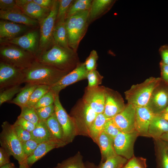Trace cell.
Instances as JSON below:
<instances>
[{
  "instance_id": "4dcf8cb0",
  "label": "cell",
  "mask_w": 168,
  "mask_h": 168,
  "mask_svg": "<svg viewBox=\"0 0 168 168\" xmlns=\"http://www.w3.org/2000/svg\"><path fill=\"white\" fill-rule=\"evenodd\" d=\"M52 168H86L82 157L78 152L73 156L65 160Z\"/></svg>"
},
{
  "instance_id": "ab89813d",
  "label": "cell",
  "mask_w": 168,
  "mask_h": 168,
  "mask_svg": "<svg viewBox=\"0 0 168 168\" xmlns=\"http://www.w3.org/2000/svg\"><path fill=\"white\" fill-rule=\"evenodd\" d=\"M103 131L113 139L121 132L112 119H109L107 120Z\"/></svg>"
},
{
  "instance_id": "6f0895ef",
  "label": "cell",
  "mask_w": 168,
  "mask_h": 168,
  "mask_svg": "<svg viewBox=\"0 0 168 168\" xmlns=\"http://www.w3.org/2000/svg\"><path fill=\"white\" fill-rule=\"evenodd\" d=\"M86 168H96V166L93 163H88L85 164Z\"/></svg>"
},
{
  "instance_id": "f5cc1de1",
  "label": "cell",
  "mask_w": 168,
  "mask_h": 168,
  "mask_svg": "<svg viewBox=\"0 0 168 168\" xmlns=\"http://www.w3.org/2000/svg\"><path fill=\"white\" fill-rule=\"evenodd\" d=\"M161 55L163 63L168 65V49H165L161 51Z\"/></svg>"
},
{
  "instance_id": "60d3db41",
  "label": "cell",
  "mask_w": 168,
  "mask_h": 168,
  "mask_svg": "<svg viewBox=\"0 0 168 168\" xmlns=\"http://www.w3.org/2000/svg\"><path fill=\"white\" fill-rule=\"evenodd\" d=\"M72 0H59V6L56 21L65 19L68 9L73 2Z\"/></svg>"
},
{
  "instance_id": "8fae6325",
  "label": "cell",
  "mask_w": 168,
  "mask_h": 168,
  "mask_svg": "<svg viewBox=\"0 0 168 168\" xmlns=\"http://www.w3.org/2000/svg\"><path fill=\"white\" fill-rule=\"evenodd\" d=\"M23 70L0 61V90L23 83Z\"/></svg>"
},
{
  "instance_id": "d6986e66",
  "label": "cell",
  "mask_w": 168,
  "mask_h": 168,
  "mask_svg": "<svg viewBox=\"0 0 168 168\" xmlns=\"http://www.w3.org/2000/svg\"><path fill=\"white\" fill-rule=\"evenodd\" d=\"M105 96L103 114L107 118L112 119L122 111L125 106L120 99L106 88Z\"/></svg>"
},
{
  "instance_id": "9a60e30c",
  "label": "cell",
  "mask_w": 168,
  "mask_h": 168,
  "mask_svg": "<svg viewBox=\"0 0 168 168\" xmlns=\"http://www.w3.org/2000/svg\"><path fill=\"white\" fill-rule=\"evenodd\" d=\"M105 88L98 86L86 89L83 101L97 114L103 113L105 105Z\"/></svg>"
},
{
  "instance_id": "9c48e42d",
  "label": "cell",
  "mask_w": 168,
  "mask_h": 168,
  "mask_svg": "<svg viewBox=\"0 0 168 168\" xmlns=\"http://www.w3.org/2000/svg\"><path fill=\"white\" fill-rule=\"evenodd\" d=\"M54 105L55 113L62 128L64 142L66 145L72 142L77 135L75 125L71 117L63 107L58 95H55Z\"/></svg>"
},
{
  "instance_id": "f907efd6",
  "label": "cell",
  "mask_w": 168,
  "mask_h": 168,
  "mask_svg": "<svg viewBox=\"0 0 168 168\" xmlns=\"http://www.w3.org/2000/svg\"><path fill=\"white\" fill-rule=\"evenodd\" d=\"M54 0H33V1L40 6L46 8H51Z\"/></svg>"
},
{
  "instance_id": "8d00e7d4",
  "label": "cell",
  "mask_w": 168,
  "mask_h": 168,
  "mask_svg": "<svg viewBox=\"0 0 168 168\" xmlns=\"http://www.w3.org/2000/svg\"><path fill=\"white\" fill-rule=\"evenodd\" d=\"M39 121H46L55 112L54 103L47 106L36 109Z\"/></svg>"
},
{
  "instance_id": "7bdbcfd3",
  "label": "cell",
  "mask_w": 168,
  "mask_h": 168,
  "mask_svg": "<svg viewBox=\"0 0 168 168\" xmlns=\"http://www.w3.org/2000/svg\"><path fill=\"white\" fill-rule=\"evenodd\" d=\"M98 58V56L96 51L95 50H92L84 63L86 68L88 72L96 70Z\"/></svg>"
},
{
  "instance_id": "7402d4cb",
  "label": "cell",
  "mask_w": 168,
  "mask_h": 168,
  "mask_svg": "<svg viewBox=\"0 0 168 168\" xmlns=\"http://www.w3.org/2000/svg\"><path fill=\"white\" fill-rule=\"evenodd\" d=\"M168 133V121L161 115L157 114L152 119L148 131L149 137L156 139Z\"/></svg>"
},
{
  "instance_id": "7c38bea8",
  "label": "cell",
  "mask_w": 168,
  "mask_h": 168,
  "mask_svg": "<svg viewBox=\"0 0 168 168\" xmlns=\"http://www.w3.org/2000/svg\"><path fill=\"white\" fill-rule=\"evenodd\" d=\"M88 72L84 63H79L74 69L51 86L50 90L55 95H58L60 91L68 86L87 78Z\"/></svg>"
},
{
  "instance_id": "52a82bcc",
  "label": "cell",
  "mask_w": 168,
  "mask_h": 168,
  "mask_svg": "<svg viewBox=\"0 0 168 168\" xmlns=\"http://www.w3.org/2000/svg\"><path fill=\"white\" fill-rule=\"evenodd\" d=\"M71 114L77 134L88 136L89 129L98 114L83 101L76 110L75 109L72 111Z\"/></svg>"
},
{
  "instance_id": "4fadbf2b",
  "label": "cell",
  "mask_w": 168,
  "mask_h": 168,
  "mask_svg": "<svg viewBox=\"0 0 168 168\" xmlns=\"http://www.w3.org/2000/svg\"><path fill=\"white\" fill-rule=\"evenodd\" d=\"M136 107L128 104L122 111L112 119L121 132L131 133L136 131Z\"/></svg>"
},
{
  "instance_id": "2e32d148",
  "label": "cell",
  "mask_w": 168,
  "mask_h": 168,
  "mask_svg": "<svg viewBox=\"0 0 168 168\" xmlns=\"http://www.w3.org/2000/svg\"><path fill=\"white\" fill-rule=\"evenodd\" d=\"M136 131L139 135L149 137L148 128L153 118L157 114L148 106L136 107Z\"/></svg>"
},
{
  "instance_id": "6125c7cd",
  "label": "cell",
  "mask_w": 168,
  "mask_h": 168,
  "mask_svg": "<svg viewBox=\"0 0 168 168\" xmlns=\"http://www.w3.org/2000/svg\"></svg>"
},
{
  "instance_id": "ac0fdd59",
  "label": "cell",
  "mask_w": 168,
  "mask_h": 168,
  "mask_svg": "<svg viewBox=\"0 0 168 168\" xmlns=\"http://www.w3.org/2000/svg\"><path fill=\"white\" fill-rule=\"evenodd\" d=\"M64 146L62 143L54 139L39 144L32 154L27 158V163L28 167L30 168L36 162L52 149Z\"/></svg>"
},
{
  "instance_id": "5bb4252c",
  "label": "cell",
  "mask_w": 168,
  "mask_h": 168,
  "mask_svg": "<svg viewBox=\"0 0 168 168\" xmlns=\"http://www.w3.org/2000/svg\"><path fill=\"white\" fill-rule=\"evenodd\" d=\"M38 41V33L36 31H31L22 36L10 39L0 40L1 43L14 44L30 52L35 56L37 59Z\"/></svg>"
},
{
  "instance_id": "c3c4849f",
  "label": "cell",
  "mask_w": 168,
  "mask_h": 168,
  "mask_svg": "<svg viewBox=\"0 0 168 168\" xmlns=\"http://www.w3.org/2000/svg\"><path fill=\"white\" fill-rule=\"evenodd\" d=\"M11 155L4 148L0 147V167L10 162Z\"/></svg>"
},
{
  "instance_id": "e0dca14e",
  "label": "cell",
  "mask_w": 168,
  "mask_h": 168,
  "mask_svg": "<svg viewBox=\"0 0 168 168\" xmlns=\"http://www.w3.org/2000/svg\"><path fill=\"white\" fill-rule=\"evenodd\" d=\"M0 18L3 20L26 26H34L38 24L36 20L28 16L19 7L8 11L0 10Z\"/></svg>"
},
{
  "instance_id": "3957f363",
  "label": "cell",
  "mask_w": 168,
  "mask_h": 168,
  "mask_svg": "<svg viewBox=\"0 0 168 168\" xmlns=\"http://www.w3.org/2000/svg\"><path fill=\"white\" fill-rule=\"evenodd\" d=\"M1 127L2 130L0 134L1 147L18 161L19 168H30L27 164V157L24 153L22 142L15 132L13 124L5 121L2 123Z\"/></svg>"
},
{
  "instance_id": "83f0119b",
  "label": "cell",
  "mask_w": 168,
  "mask_h": 168,
  "mask_svg": "<svg viewBox=\"0 0 168 168\" xmlns=\"http://www.w3.org/2000/svg\"><path fill=\"white\" fill-rule=\"evenodd\" d=\"M53 137L56 140L66 145L64 142L63 131L55 113L46 121Z\"/></svg>"
},
{
  "instance_id": "b9f144b4",
  "label": "cell",
  "mask_w": 168,
  "mask_h": 168,
  "mask_svg": "<svg viewBox=\"0 0 168 168\" xmlns=\"http://www.w3.org/2000/svg\"><path fill=\"white\" fill-rule=\"evenodd\" d=\"M122 168H147L146 160L142 157H133Z\"/></svg>"
},
{
  "instance_id": "7a4b0ae2",
  "label": "cell",
  "mask_w": 168,
  "mask_h": 168,
  "mask_svg": "<svg viewBox=\"0 0 168 168\" xmlns=\"http://www.w3.org/2000/svg\"><path fill=\"white\" fill-rule=\"evenodd\" d=\"M23 70V83L52 86L69 72L61 71L38 61Z\"/></svg>"
},
{
  "instance_id": "ffe728a7",
  "label": "cell",
  "mask_w": 168,
  "mask_h": 168,
  "mask_svg": "<svg viewBox=\"0 0 168 168\" xmlns=\"http://www.w3.org/2000/svg\"><path fill=\"white\" fill-rule=\"evenodd\" d=\"M26 26L9 21H0V40H9L18 37L26 30Z\"/></svg>"
},
{
  "instance_id": "cb8c5ba5",
  "label": "cell",
  "mask_w": 168,
  "mask_h": 168,
  "mask_svg": "<svg viewBox=\"0 0 168 168\" xmlns=\"http://www.w3.org/2000/svg\"><path fill=\"white\" fill-rule=\"evenodd\" d=\"M100 149L101 161L104 162L107 158L116 155L113 146V139L103 131L98 138L96 142Z\"/></svg>"
},
{
  "instance_id": "277c9868",
  "label": "cell",
  "mask_w": 168,
  "mask_h": 168,
  "mask_svg": "<svg viewBox=\"0 0 168 168\" xmlns=\"http://www.w3.org/2000/svg\"><path fill=\"white\" fill-rule=\"evenodd\" d=\"M161 81L160 78L151 77L141 83L132 86L125 92L128 103L135 107L148 106L153 92Z\"/></svg>"
},
{
  "instance_id": "8992f818",
  "label": "cell",
  "mask_w": 168,
  "mask_h": 168,
  "mask_svg": "<svg viewBox=\"0 0 168 168\" xmlns=\"http://www.w3.org/2000/svg\"><path fill=\"white\" fill-rule=\"evenodd\" d=\"M1 61L21 70L25 69L37 60L30 52L12 45L2 46L0 49Z\"/></svg>"
},
{
  "instance_id": "6da1fadb",
  "label": "cell",
  "mask_w": 168,
  "mask_h": 168,
  "mask_svg": "<svg viewBox=\"0 0 168 168\" xmlns=\"http://www.w3.org/2000/svg\"><path fill=\"white\" fill-rule=\"evenodd\" d=\"M37 61L60 70L69 72L79 63L76 51L55 44L43 52Z\"/></svg>"
},
{
  "instance_id": "816d5d0a",
  "label": "cell",
  "mask_w": 168,
  "mask_h": 168,
  "mask_svg": "<svg viewBox=\"0 0 168 168\" xmlns=\"http://www.w3.org/2000/svg\"><path fill=\"white\" fill-rule=\"evenodd\" d=\"M162 75L164 79L168 82V65L164 63H161Z\"/></svg>"
},
{
  "instance_id": "4316f807",
  "label": "cell",
  "mask_w": 168,
  "mask_h": 168,
  "mask_svg": "<svg viewBox=\"0 0 168 168\" xmlns=\"http://www.w3.org/2000/svg\"><path fill=\"white\" fill-rule=\"evenodd\" d=\"M38 85L26 83L16 97L8 103L16 104L21 108L27 106L32 92Z\"/></svg>"
},
{
  "instance_id": "db71d44e",
  "label": "cell",
  "mask_w": 168,
  "mask_h": 168,
  "mask_svg": "<svg viewBox=\"0 0 168 168\" xmlns=\"http://www.w3.org/2000/svg\"><path fill=\"white\" fill-rule=\"evenodd\" d=\"M32 1V0H16L15 1L17 6L20 8Z\"/></svg>"
},
{
  "instance_id": "d6a6232c",
  "label": "cell",
  "mask_w": 168,
  "mask_h": 168,
  "mask_svg": "<svg viewBox=\"0 0 168 168\" xmlns=\"http://www.w3.org/2000/svg\"><path fill=\"white\" fill-rule=\"evenodd\" d=\"M22 87L21 85H17L0 90V105L12 100L14 96L18 94Z\"/></svg>"
},
{
  "instance_id": "680465c9",
  "label": "cell",
  "mask_w": 168,
  "mask_h": 168,
  "mask_svg": "<svg viewBox=\"0 0 168 168\" xmlns=\"http://www.w3.org/2000/svg\"><path fill=\"white\" fill-rule=\"evenodd\" d=\"M162 116L168 121V112H165L163 113Z\"/></svg>"
},
{
  "instance_id": "30bf717a",
  "label": "cell",
  "mask_w": 168,
  "mask_h": 168,
  "mask_svg": "<svg viewBox=\"0 0 168 168\" xmlns=\"http://www.w3.org/2000/svg\"><path fill=\"white\" fill-rule=\"evenodd\" d=\"M138 133L120 132L113 139V146L116 154L129 160L133 155V146Z\"/></svg>"
},
{
  "instance_id": "ba28073f",
  "label": "cell",
  "mask_w": 168,
  "mask_h": 168,
  "mask_svg": "<svg viewBox=\"0 0 168 168\" xmlns=\"http://www.w3.org/2000/svg\"><path fill=\"white\" fill-rule=\"evenodd\" d=\"M59 6V0H54L48 16L40 22L39 47L43 50L53 42V34Z\"/></svg>"
},
{
  "instance_id": "f1b7e54d",
  "label": "cell",
  "mask_w": 168,
  "mask_h": 168,
  "mask_svg": "<svg viewBox=\"0 0 168 168\" xmlns=\"http://www.w3.org/2000/svg\"><path fill=\"white\" fill-rule=\"evenodd\" d=\"M109 118H107L103 113L98 114L91 125L89 130L88 136L96 142L100 134L103 132L105 124Z\"/></svg>"
},
{
  "instance_id": "836d02e7",
  "label": "cell",
  "mask_w": 168,
  "mask_h": 168,
  "mask_svg": "<svg viewBox=\"0 0 168 168\" xmlns=\"http://www.w3.org/2000/svg\"><path fill=\"white\" fill-rule=\"evenodd\" d=\"M50 87L46 85H38L32 92L27 106L34 107L41 97L50 90Z\"/></svg>"
},
{
  "instance_id": "1f68e13d",
  "label": "cell",
  "mask_w": 168,
  "mask_h": 168,
  "mask_svg": "<svg viewBox=\"0 0 168 168\" xmlns=\"http://www.w3.org/2000/svg\"><path fill=\"white\" fill-rule=\"evenodd\" d=\"M128 160L116 155L107 158L104 162L101 161L96 168H122L127 162Z\"/></svg>"
},
{
  "instance_id": "484cf974",
  "label": "cell",
  "mask_w": 168,
  "mask_h": 168,
  "mask_svg": "<svg viewBox=\"0 0 168 168\" xmlns=\"http://www.w3.org/2000/svg\"><path fill=\"white\" fill-rule=\"evenodd\" d=\"M31 133V139L39 144L45 141L55 140L53 137L44 121H39Z\"/></svg>"
},
{
  "instance_id": "5b68a950",
  "label": "cell",
  "mask_w": 168,
  "mask_h": 168,
  "mask_svg": "<svg viewBox=\"0 0 168 168\" xmlns=\"http://www.w3.org/2000/svg\"><path fill=\"white\" fill-rule=\"evenodd\" d=\"M89 10L78 13L65 19L69 47L76 52L89 24Z\"/></svg>"
},
{
  "instance_id": "681fc988",
  "label": "cell",
  "mask_w": 168,
  "mask_h": 168,
  "mask_svg": "<svg viewBox=\"0 0 168 168\" xmlns=\"http://www.w3.org/2000/svg\"><path fill=\"white\" fill-rule=\"evenodd\" d=\"M158 168H168V155L166 151H162L161 157L158 163Z\"/></svg>"
},
{
  "instance_id": "11a10c76",
  "label": "cell",
  "mask_w": 168,
  "mask_h": 168,
  "mask_svg": "<svg viewBox=\"0 0 168 168\" xmlns=\"http://www.w3.org/2000/svg\"><path fill=\"white\" fill-rule=\"evenodd\" d=\"M0 168H18L15 166L14 163L10 162L0 167Z\"/></svg>"
},
{
  "instance_id": "603a6c76",
  "label": "cell",
  "mask_w": 168,
  "mask_h": 168,
  "mask_svg": "<svg viewBox=\"0 0 168 168\" xmlns=\"http://www.w3.org/2000/svg\"><path fill=\"white\" fill-rule=\"evenodd\" d=\"M53 42L54 44L63 48H70L68 45L65 19L56 21L53 34Z\"/></svg>"
},
{
  "instance_id": "7dc6e473",
  "label": "cell",
  "mask_w": 168,
  "mask_h": 168,
  "mask_svg": "<svg viewBox=\"0 0 168 168\" xmlns=\"http://www.w3.org/2000/svg\"><path fill=\"white\" fill-rule=\"evenodd\" d=\"M18 7L15 0H0V9L2 11H8Z\"/></svg>"
},
{
  "instance_id": "ee69618b",
  "label": "cell",
  "mask_w": 168,
  "mask_h": 168,
  "mask_svg": "<svg viewBox=\"0 0 168 168\" xmlns=\"http://www.w3.org/2000/svg\"><path fill=\"white\" fill-rule=\"evenodd\" d=\"M15 132L18 138L22 142H24L31 139L30 132L23 128L21 126L14 124Z\"/></svg>"
},
{
  "instance_id": "94428289",
  "label": "cell",
  "mask_w": 168,
  "mask_h": 168,
  "mask_svg": "<svg viewBox=\"0 0 168 168\" xmlns=\"http://www.w3.org/2000/svg\"><path fill=\"white\" fill-rule=\"evenodd\" d=\"M166 152H167V155H168V151H166Z\"/></svg>"
},
{
  "instance_id": "74e56055",
  "label": "cell",
  "mask_w": 168,
  "mask_h": 168,
  "mask_svg": "<svg viewBox=\"0 0 168 168\" xmlns=\"http://www.w3.org/2000/svg\"><path fill=\"white\" fill-rule=\"evenodd\" d=\"M55 95L50 90L35 104L34 106L35 109L46 107L54 103Z\"/></svg>"
},
{
  "instance_id": "d4e9b609",
  "label": "cell",
  "mask_w": 168,
  "mask_h": 168,
  "mask_svg": "<svg viewBox=\"0 0 168 168\" xmlns=\"http://www.w3.org/2000/svg\"><path fill=\"white\" fill-rule=\"evenodd\" d=\"M51 8L43 7L35 2L33 0L20 8L28 16L40 22L48 16Z\"/></svg>"
},
{
  "instance_id": "f546056e",
  "label": "cell",
  "mask_w": 168,
  "mask_h": 168,
  "mask_svg": "<svg viewBox=\"0 0 168 168\" xmlns=\"http://www.w3.org/2000/svg\"><path fill=\"white\" fill-rule=\"evenodd\" d=\"M92 0H74L66 14L65 19L78 13L89 10Z\"/></svg>"
},
{
  "instance_id": "bcb514c9",
  "label": "cell",
  "mask_w": 168,
  "mask_h": 168,
  "mask_svg": "<svg viewBox=\"0 0 168 168\" xmlns=\"http://www.w3.org/2000/svg\"><path fill=\"white\" fill-rule=\"evenodd\" d=\"M14 124L21 126L30 133L34 130L36 126L33 123L19 116Z\"/></svg>"
},
{
  "instance_id": "9f6ffc18",
  "label": "cell",
  "mask_w": 168,
  "mask_h": 168,
  "mask_svg": "<svg viewBox=\"0 0 168 168\" xmlns=\"http://www.w3.org/2000/svg\"><path fill=\"white\" fill-rule=\"evenodd\" d=\"M160 138L168 142V133L163 134Z\"/></svg>"
},
{
  "instance_id": "44dd1931",
  "label": "cell",
  "mask_w": 168,
  "mask_h": 168,
  "mask_svg": "<svg viewBox=\"0 0 168 168\" xmlns=\"http://www.w3.org/2000/svg\"><path fill=\"white\" fill-rule=\"evenodd\" d=\"M114 2V1L111 0H92L89 10V24L106 12Z\"/></svg>"
},
{
  "instance_id": "f6af8a7d",
  "label": "cell",
  "mask_w": 168,
  "mask_h": 168,
  "mask_svg": "<svg viewBox=\"0 0 168 168\" xmlns=\"http://www.w3.org/2000/svg\"><path fill=\"white\" fill-rule=\"evenodd\" d=\"M22 143L24 153L27 158L32 154L39 144L32 139Z\"/></svg>"
},
{
  "instance_id": "91938a15",
  "label": "cell",
  "mask_w": 168,
  "mask_h": 168,
  "mask_svg": "<svg viewBox=\"0 0 168 168\" xmlns=\"http://www.w3.org/2000/svg\"><path fill=\"white\" fill-rule=\"evenodd\" d=\"M165 112H168V106H167L165 109Z\"/></svg>"
},
{
  "instance_id": "f35d334b",
  "label": "cell",
  "mask_w": 168,
  "mask_h": 168,
  "mask_svg": "<svg viewBox=\"0 0 168 168\" xmlns=\"http://www.w3.org/2000/svg\"><path fill=\"white\" fill-rule=\"evenodd\" d=\"M153 101L158 109L162 110L164 108L168 101V95L166 92L163 90L158 91L154 96Z\"/></svg>"
},
{
  "instance_id": "e575fe53",
  "label": "cell",
  "mask_w": 168,
  "mask_h": 168,
  "mask_svg": "<svg viewBox=\"0 0 168 168\" xmlns=\"http://www.w3.org/2000/svg\"><path fill=\"white\" fill-rule=\"evenodd\" d=\"M21 108V113L19 116L37 125L39 120L36 109L34 107L26 106Z\"/></svg>"
},
{
  "instance_id": "d590c367",
  "label": "cell",
  "mask_w": 168,
  "mask_h": 168,
  "mask_svg": "<svg viewBox=\"0 0 168 168\" xmlns=\"http://www.w3.org/2000/svg\"><path fill=\"white\" fill-rule=\"evenodd\" d=\"M87 78L88 81L87 89H89L98 86L101 83L102 77L96 70H94L88 72Z\"/></svg>"
}]
</instances>
